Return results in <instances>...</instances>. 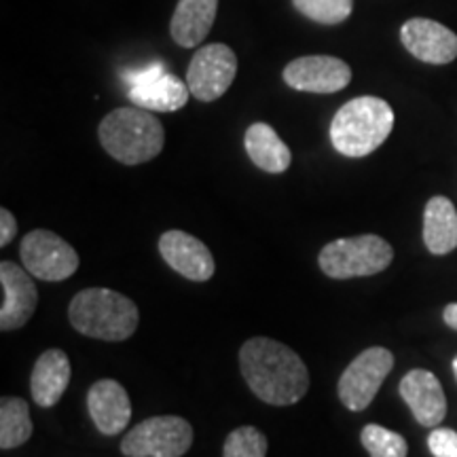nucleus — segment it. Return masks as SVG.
I'll list each match as a JSON object with an SVG mask.
<instances>
[{"label":"nucleus","mask_w":457,"mask_h":457,"mask_svg":"<svg viewBox=\"0 0 457 457\" xmlns=\"http://www.w3.org/2000/svg\"><path fill=\"white\" fill-rule=\"evenodd\" d=\"M400 41L411 55L426 64H451L457 57V34L426 17H413L400 28Z\"/></svg>","instance_id":"f8f14e48"},{"label":"nucleus","mask_w":457,"mask_h":457,"mask_svg":"<svg viewBox=\"0 0 457 457\" xmlns=\"http://www.w3.org/2000/svg\"><path fill=\"white\" fill-rule=\"evenodd\" d=\"M21 261L30 276L43 282H62L79 270V254L71 244L45 228H34L21 239Z\"/></svg>","instance_id":"1a4fd4ad"},{"label":"nucleus","mask_w":457,"mask_h":457,"mask_svg":"<svg viewBox=\"0 0 457 457\" xmlns=\"http://www.w3.org/2000/svg\"><path fill=\"white\" fill-rule=\"evenodd\" d=\"M239 369L254 396L273 407L296 404L310 390V370L299 353L270 337L244 343Z\"/></svg>","instance_id":"f257e3e1"},{"label":"nucleus","mask_w":457,"mask_h":457,"mask_svg":"<svg viewBox=\"0 0 457 457\" xmlns=\"http://www.w3.org/2000/svg\"><path fill=\"white\" fill-rule=\"evenodd\" d=\"M159 253L171 270L191 282H208L216 271L214 256L208 245L179 228L163 233L159 239Z\"/></svg>","instance_id":"4468645a"},{"label":"nucleus","mask_w":457,"mask_h":457,"mask_svg":"<svg viewBox=\"0 0 457 457\" xmlns=\"http://www.w3.org/2000/svg\"><path fill=\"white\" fill-rule=\"evenodd\" d=\"M394 261V248L379 236L335 239L318 254L324 276L333 279L369 278L386 271Z\"/></svg>","instance_id":"39448f33"},{"label":"nucleus","mask_w":457,"mask_h":457,"mask_svg":"<svg viewBox=\"0 0 457 457\" xmlns=\"http://www.w3.org/2000/svg\"><path fill=\"white\" fill-rule=\"evenodd\" d=\"M295 9L324 26H337L345 21L353 11V0H293Z\"/></svg>","instance_id":"5701e85b"},{"label":"nucleus","mask_w":457,"mask_h":457,"mask_svg":"<svg viewBox=\"0 0 457 457\" xmlns=\"http://www.w3.org/2000/svg\"><path fill=\"white\" fill-rule=\"evenodd\" d=\"M123 81L129 85L128 96L134 106L151 112L180 111L187 106L188 96H191L188 85L171 74L163 62L123 72Z\"/></svg>","instance_id":"0eeeda50"},{"label":"nucleus","mask_w":457,"mask_h":457,"mask_svg":"<svg viewBox=\"0 0 457 457\" xmlns=\"http://www.w3.org/2000/svg\"><path fill=\"white\" fill-rule=\"evenodd\" d=\"M398 392L424 428H436L447 415V396L438 377H434L430 370H409L400 381Z\"/></svg>","instance_id":"2eb2a0df"},{"label":"nucleus","mask_w":457,"mask_h":457,"mask_svg":"<svg viewBox=\"0 0 457 457\" xmlns=\"http://www.w3.org/2000/svg\"><path fill=\"white\" fill-rule=\"evenodd\" d=\"M87 409L96 428L106 436L123 432L131 420L129 394L114 379H100L89 387Z\"/></svg>","instance_id":"dca6fc26"},{"label":"nucleus","mask_w":457,"mask_h":457,"mask_svg":"<svg viewBox=\"0 0 457 457\" xmlns=\"http://www.w3.org/2000/svg\"><path fill=\"white\" fill-rule=\"evenodd\" d=\"M453 375H455V381H457V356L453 358Z\"/></svg>","instance_id":"cd10ccee"},{"label":"nucleus","mask_w":457,"mask_h":457,"mask_svg":"<svg viewBox=\"0 0 457 457\" xmlns=\"http://www.w3.org/2000/svg\"><path fill=\"white\" fill-rule=\"evenodd\" d=\"M267 436L259 428L242 426L227 436L222 457H265Z\"/></svg>","instance_id":"b1692460"},{"label":"nucleus","mask_w":457,"mask_h":457,"mask_svg":"<svg viewBox=\"0 0 457 457\" xmlns=\"http://www.w3.org/2000/svg\"><path fill=\"white\" fill-rule=\"evenodd\" d=\"M32 436L30 409L24 398H0V449L9 451L26 445Z\"/></svg>","instance_id":"412c9836"},{"label":"nucleus","mask_w":457,"mask_h":457,"mask_svg":"<svg viewBox=\"0 0 457 457\" xmlns=\"http://www.w3.org/2000/svg\"><path fill=\"white\" fill-rule=\"evenodd\" d=\"M360 441L370 457H407L409 445L398 432L387 430L384 426L369 424L360 432Z\"/></svg>","instance_id":"4be33fe9"},{"label":"nucleus","mask_w":457,"mask_h":457,"mask_svg":"<svg viewBox=\"0 0 457 457\" xmlns=\"http://www.w3.org/2000/svg\"><path fill=\"white\" fill-rule=\"evenodd\" d=\"M244 146L256 168L267 174H284L293 163V153L279 138L278 131L267 123H253L245 129Z\"/></svg>","instance_id":"6ab92c4d"},{"label":"nucleus","mask_w":457,"mask_h":457,"mask_svg":"<svg viewBox=\"0 0 457 457\" xmlns=\"http://www.w3.org/2000/svg\"><path fill=\"white\" fill-rule=\"evenodd\" d=\"M443 320H445V324H447L449 328L457 330V303H451V305L445 307Z\"/></svg>","instance_id":"bb28decb"},{"label":"nucleus","mask_w":457,"mask_h":457,"mask_svg":"<svg viewBox=\"0 0 457 457\" xmlns=\"http://www.w3.org/2000/svg\"><path fill=\"white\" fill-rule=\"evenodd\" d=\"M424 244L436 256L449 254L457 248V210L451 199L436 195L426 204Z\"/></svg>","instance_id":"aec40b11"},{"label":"nucleus","mask_w":457,"mask_h":457,"mask_svg":"<svg viewBox=\"0 0 457 457\" xmlns=\"http://www.w3.org/2000/svg\"><path fill=\"white\" fill-rule=\"evenodd\" d=\"M352 81V68L333 55L296 57L284 68V83L296 91L337 94Z\"/></svg>","instance_id":"9b49d317"},{"label":"nucleus","mask_w":457,"mask_h":457,"mask_svg":"<svg viewBox=\"0 0 457 457\" xmlns=\"http://www.w3.org/2000/svg\"><path fill=\"white\" fill-rule=\"evenodd\" d=\"M17 236V220L7 208L0 210V245H9Z\"/></svg>","instance_id":"a878e982"},{"label":"nucleus","mask_w":457,"mask_h":457,"mask_svg":"<svg viewBox=\"0 0 457 457\" xmlns=\"http://www.w3.org/2000/svg\"><path fill=\"white\" fill-rule=\"evenodd\" d=\"M428 449L434 457H457V432L449 428H434L428 436Z\"/></svg>","instance_id":"393cba45"},{"label":"nucleus","mask_w":457,"mask_h":457,"mask_svg":"<svg viewBox=\"0 0 457 457\" xmlns=\"http://www.w3.org/2000/svg\"><path fill=\"white\" fill-rule=\"evenodd\" d=\"M392 129V106L375 96H362L337 111L330 121V142L341 155L360 159L384 145Z\"/></svg>","instance_id":"20e7f679"},{"label":"nucleus","mask_w":457,"mask_h":457,"mask_svg":"<svg viewBox=\"0 0 457 457\" xmlns=\"http://www.w3.org/2000/svg\"><path fill=\"white\" fill-rule=\"evenodd\" d=\"M0 284H3V307H0V330L26 327L38 305V290L30 271L21 270L13 261L0 262Z\"/></svg>","instance_id":"ddd939ff"},{"label":"nucleus","mask_w":457,"mask_h":457,"mask_svg":"<svg viewBox=\"0 0 457 457\" xmlns=\"http://www.w3.org/2000/svg\"><path fill=\"white\" fill-rule=\"evenodd\" d=\"M219 0H179L171 17L170 34L180 47L193 49L212 30Z\"/></svg>","instance_id":"a211bd4d"},{"label":"nucleus","mask_w":457,"mask_h":457,"mask_svg":"<svg viewBox=\"0 0 457 457\" xmlns=\"http://www.w3.org/2000/svg\"><path fill=\"white\" fill-rule=\"evenodd\" d=\"M98 136L104 151L123 165H140L163 151V125L140 106L114 108L102 119Z\"/></svg>","instance_id":"f03ea898"},{"label":"nucleus","mask_w":457,"mask_h":457,"mask_svg":"<svg viewBox=\"0 0 457 457\" xmlns=\"http://www.w3.org/2000/svg\"><path fill=\"white\" fill-rule=\"evenodd\" d=\"M71 358L62 350H47L41 353L32 369L30 392L38 407L49 409L60 403L68 384H71Z\"/></svg>","instance_id":"f3484780"},{"label":"nucleus","mask_w":457,"mask_h":457,"mask_svg":"<svg viewBox=\"0 0 457 457\" xmlns=\"http://www.w3.org/2000/svg\"><path fill=\"white\" fill-rule=\"evenodd\" d=\"M68 320L79 333L108 343L128 341L140 324L136 303L111 288H85L74 295Z\"/></svg>","instance_id":"7ed1b4c3"},{"label":"nucleus","mask_w":457,"mask_h":457,"mask_svg":"<svg viewBox=\"0 0 457 457\" xmlns=\"http://www.w3.org/2000/svg\"><path fill=\"white\" fill-rule=\"evenodd\" d=\"M394 369V353L386 347H369L360 356L352 360V364L339 377V398L343 407L350 411H364L373 403L379 387L384 386L386 377Z\"/></svg>","instance_id":"6e6552de"},{"label":"nucleus","mask_w":457,"mask_h":457,"mask_svg":"<svg viewBox=\"0 0 457 457\" xmlns=\"http://www.w3.org/2000/svg\"><path fill=\"white\" fill-rule=\"evenodd\" d=\"M237 74V57L222 43L197 49L187 71V85L199 102H214L227 94Z\"/></svg>","instance_id":"9d476101"},{"label":"nucleus","mask_w":457,"mask_h":457,"mask_svg":"<svg viewBox=\"0 0 457 457\" xmlns=\"http://www.w3.org/2000/svg\"><path fill=\"white\" fill-rule=\"evenodd\" d=\"M193 445V428L179 415H157L125 434L121 451L128 457H182Z\"/></svg>","instance_id":"423d86ee"}]
</instances>
